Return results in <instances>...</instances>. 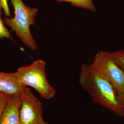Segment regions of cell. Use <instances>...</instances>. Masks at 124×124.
Wrapping results in <instances>:
<instances>
[{
	"mask_svg": "<svg viewBox=\"0 0 124 124\" xmlns=\"http://www.w3.org/2000/svg\"><path fill=\"white\" fill-rule=\"evenodd\" d=\"M110 53L116 63L124 71V49L116 50Z\"/></svg>",
	"mask_w": 124,
	"mask_h": 124,
	"instance_id": "obj_10",
	"label": "cell"
},
{
	"mask_svg": "<svg viewBox=\"0 0 124 124\" xmlns=\"http://www.w3.org/2000/svg\"><path fill=\"white\" fill-rule=\"evenodd\" d=\"M58 2H66L71 4L72 6L87 9L93 12H96V8L93 0H56Z\"/></svg>",
	"mask_w": 124,
	"mask_h": 124,
	"instance_id": "obj_8",
	"label": "cell"
},
{
	"mask_svg": "<svg viewBox=\"0 0 124 124\" xmlns=\"http://www.w3.org/2000/svg\"><path fill=\"white\" fill-rule=\"evenodd\" d=\"M48 124V123H46V122H44V123H43V124Z\"/></svg>",
	"mask_w": 124,
	"mask_h": 124,
	"instance_id": "obj_14",
	"label": "cell"
},
{
	"mask_svg": "<svg viewBox=\"0 0 124 124\" xmlns=\"http://www.w3.org/2000/svg\"><path fill=\"white\" fill-rule=\"evenodd\" d=\"M12 95L0 92V116L4 108L6 103Z\"/></svg>",
	"mask_w": 124,
	"mask_h": 124,
	"instance_id": "obj_11",
	"label": "cell"
},
{
	"mask_svg": "<svg viewBox=\"0 0 124 124\" xmlns=\"http://www.w3.org/2000/svg\"><path fill=\"white\" fill-rule=\"evenodd\" d=\"M79 82L94 102L121 117H124V108L121 106L115 87L108 81L84 63L80 68Z\"/></svg>",
	"mask_w": 124,
	"mask_h": 124,
	"instance_id": "obj_1",
	"label": "cell"
},
{
	"mask_svg": "<svg viewBox=\"0 0 124 124\" xmlns=\"http://www.w3.org/2000/svg\"><path fill=\"white\" fill-rule=\"evenodd\" d=\"M10 0L14 9V16L4 18L5 24L10 28L11 31H14L24 44L31 50L36 51L38 45L31 34L30 27L35 24L38 9L27 6L22 0Z\"/></svg>",
	"mask_w": 124,
	"mask_h": 124,
	"instance_id": "obj_2",
	"label": "cell"
},
{
	"mask_svg": "<svg viewBox=\"0 0 124 124\" xmlns=\"http://www.w3.org/2000/svg\"><path fill=\"white\" fill-rule=\"evenodd\" d=\"M22 102L19 111L20 124H42L43 109L40 100L26 87L21 93Z\"/></svg>",
	"mask_w": 124,
	"mask_h": 124,
	"instance_id": "obj_5",
	"label": "cell"
},
{
	"mask_svg": "<svg viewBox=\"0 0 124 124\" xmlns=\"http://www.w3.org/2000/svg\"><path fill=\"white\" fill-rule=\"evenodd\" d=\"M21 93L12 95L6 103L0 116V124H20L19 111L22 102Z\"/></svg>",
	"mask_w": 124,
	"mask_h": 124,
	"instance_id": "obj_6",
	"label": "cell"
},
{
	"mask_svg": "<svg viewBox=\"0 0 124 124\" xmlns=\"http://www.w3.org/2000/svg\"><path fill=\"white\" fill-rule=\"evenodd\" d=\"M45 66L44 61L39 59L29 66L18 68L14 73L23 84L35 89L41 98L48 100L54 97L56 91L47 80Z\"/></svg>",
	"mask_w": 124,
	"mask_h": 124,
	"instance_id": "obj_3",
	"label": "cell"
},
{
	"mask_svg": "<svg viewBox=\"0 0 124 124\" xmlns=\"http://www.w3.org/2000/svg\"><path fill=\"white\" fill-rule=\"evenodd\" d=\"M3 10L1 5L0 1V39H3L4 38H12L11 33L5 26L3 19L2 18L1 16Z\"/></svg>",
	"mask_w": 124,
	"mask_h": 124,
	"instance_id": "obj_9",
	"label": "cell"
},
{
	"mask_svg": "<svg viewBox=\"0 0 124 124\" xmlns=\"http://www.w3.org/2000/svg\"><path fill=\"white\" fill-rule=\"evenodd\" d=\"M26 87L18 80L14 72H0V92L13 95L21 93Z\"/></svg>",
	"mask_w": 124,
	"mask_h": 124,
	"instance_id": "obj_7",
	"label": "cell"
},
{
	"mask_svg": "<svg viewBox=\"0 0 124 124\" xmlns=\"http://www.w3.org/2000/svg\"><path fill=\"white\" fill-rule=\"evenodd\" d=\"M118 98L120 104L124 108V90L121 93L118 95Z\"/></svg>",
	"mask_w": 124,
	"mask_h": 124,
	"instance_id": "obj_13",
	"label": "cell"
},
{
	"mask_svg": "<svg viewBox=\"0 0 124 124\" xmlns=\"http://www.w3.org/2000/svg\"><path fill=\"white\" fill-rule=\"evenodd\" d=\"M0 1L6 16L11 18V14L8 4V0H0Z\"/></svg>",
	"mask_w": 124,
	"mask_h": 124,
	"instance_id": "obj_12",
	"label": "cell"
},
{
	"mask_svg": "<svg viewBox=\"0 0 124 124\" xmlns=\"http://www.w3.org/2000/svg\"><path fill=\"white\" fill-rule=\"evenodd\" d=\"M90 66L93 71L111 83L118 95L124 91V71L116 63L110 53L99 51Z\"/></svg>",
	"mask_w": 124,
	"mask_h": 124,
	"instance_id": "obj_4",
	"label": "cell"
}]
</instances>
